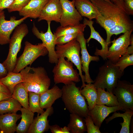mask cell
<instances>
[{
    "label": "cell",
    "instance_id": "cell-15",
    "mask_svg": "<svg viewBox=\"0 0 133 133\" xmlns=\"http://www.w3.org/2000/svg\"><path fill=\"white\" fill-rule=\"evenodd\" d=\"M62 13V7L60 0H49L42 10L38 21L45 20L59 22Z\"/></svg>",
    "mask_w": 133,
    "mask_h": 133
},
{
    "label": "cell",
    "instance_id": "cell-11",
    "mask_svg": "<svg viewBox=\"0 0 133 133\" xmlns=\"http://www.w3.org/2000/svg\"><path fill=\"white\" fill-rule=\"evenodd\" d=\"M133 30L127 31L118 38L111 42L112 44L108 49L107 58L113 63H116L131 45V36Z\"/></svg>",
    "mask_w": 133,
    "mask_h": 133
},
{
    "label": "cell",
    "instance_id": "cell-41",
    "mask_svg": "<svg viewBox=\"0 0 133 133\" xmlns=\"http://www.w3.org/2000/svg\"><path fill=\"white\" fill-rule=\"evenodd\" d=\"M8 73L3 65L0 63V79L6 76Z\"/></svg>",
    "mask_w": 133,
    "mask_h": 133
},
{
    "label": "cell",
    "instance_id": "cell-26",
    "mask_svg": "<svg viewBox=\"0 0 133 133\" xmlns=\"http://www.w3.org/2000/svg\"><path fill=\"white\" fill-rule=\"evenodd\" d=\"M80 91L81 94L87 100L89 110H92L96 105L97 89L93 84H87L82 89L80 88Z\"/></svg>",
    "mask_w": 133,
    "mask_h": 133
},
{
    "label": "cell",
    "instance_id": "cell-43",
    "mask_svg": "<svg viewBox=\"0 0 133 133\" xmlns=\"http://www.w3.org/2000/svg\"><path fill=\"white\" fill-rule=\"evenodd\" d=\"M12 95L0 92V102L12 98Z\"/></svg>",
    "mask_w": 133,
    "mask_h": 133
},
{
    "label": "cell",
    "instance_id": "cell-7",
    "mask_svg": "<svg viewBox=\"0 0 133 133\" xmlns=\"http://www.w3.org/2000/svg\"><path fill=\"white\" fill-rule=\"evenodd\" d=\"M73 63L63 57L59 58L52 70L54 81L55 84L63 83L65 85L80 81L79 75L73 67Z\"/></svg>",
    "mask_w": 133,
    "mask_h": 133
},
{
    "label": "cell",
    "instance_id": "cell-4",
    "mask_svg": "<svg viewBox=\"0 0 133 133\" xmlns=\"http://www.w3.org/2000/svg\"><path fill=\"white\" fill-rule=\"evenodd\" d=\"M124 73L115 64L107 60L99 68V71L93 84L97 89L101 88L112 93L113 89L116 86L118 81Z\"/></svg>",
    "mask_w": 133,
    "mask_h": 133
},
{
    "label": "cell",
    "instance_id": "cell-14",
    "mask_svg": "<svg viewBox=\"0 0 133 133\" xmlns=\"http://www.w3.org/2000/svg\"><path fill=\"white\" fill-rule=\"evenodd\" d=\"M27 18L23 17L18 20L15 17H10L9 20L5 19L4 13L0 16V45L9 43L10 36L16 27L22 23Z\"/></svg>",
    "mask_w": 133,
    "mask_h": 133
},
{
    "label": "cell",
    "instance_id": "cell-16",
    "mask_svg": "<svg viewBox=\"0 0 133 133\" xmlns=\"http://www.w3.org/2000/svg\"><path fill=\"white\" fill-rule=\"evenodd\" d=\"M119 110L125 111L120 106H108L96 105L92 109L89 110L88 115L90 116L95 124L100 128L103 121L110 114Z\"/></svg>",
    "mask_w": 133,
    "mask_h": 133
},
{
    "label": "cell",
    "instance_id": "cell-28",
    "mask_svg": "<svg viewBox=\"0 0 133 133\" xmlns=\"http://www.w3.org/2000/svg\"><path fill=\"white\" fill-rule=\"evenodd\" d=\"M28 92L22 83H20L15 87L12 97L18 101L23 107L29 109Z\"/></svg>",
    "mask_w": 133,
    "mask_h": 133
},
{
    "label": "cell",
    "instance_id": "cell-1",
    "mask_svg": "<svg viewBox=\"0 0 133 133\" xmlns=\"http://www.w3.org/2000/svg\"><path fill=\"white\" fill-rule=\"evenodd\" d=\"M96 6L100 15L96 23L105 30V40L109 44L114 34L117 35L133 30V21L128 13L123 0L110 2L103 0H90Z\"/></svg>",
    "mask_w": 133,
    "mask_h": 133
},
{
    "label": "cell",
    "instance_id": "cell-17",
    "mask_svg": "<svg viewBox=\"0 0 133 133\" xmlns=\"http://www.w3.org/2000/svg\"><path fill=\"white\" fill-rule=\"evenodd\" d=\"M46 109L40 115L38 114L34 119L27 133H43L49 129L50 125L48 117L53 113V110L52 107Z\"/></svg>",
    "mask_w": 133,
    "mask_h": 133
},
{
    "label": "cell",
    "instance_id": "cell-44",
    "mask_svg": "<svg viewBox=\"0 0 133 133\" xmlns=\"http://www.w3.org/2000/svg\"><path fill=\"white\" fill-rule=\"evenodd\" d=\"M4 13V12L3 10H0V16L2 14Z\"/></svg>",
    "mask_w": 133,
    "mask_h": 133
},
{
    "label": "cell",
    "instance_id": "cell-12",
    "mask_svg": "<svg viewBox=\"0 0 133 133\" xmlns=\"http://www.w3.org/2000/svg\"><path fill=\"white\" fill-rule=\"evenodd\" d=\"M62 8V13L59 22L61 26H75L80 24L83 19L74 5L75 0H60Z\"/></svg>",
    "mask_w": 133,
    "mask_h": 133
},
{
    "label": "cell",
    "instance_id": "cell-46",
    "mask_svg": "<svg viewBox=\"0 0 133 133\" xmlns=\"http://www.w3.org/2000/svg\"><path fill=\"white\" fill-rule=\"evenodd\" d=\"M110 0L111 1H113V0Z\"/></svg>",
    "mask_w": 133,
    "mask_h": 133
},
{
    "label": "cell",
    "instance_id": "cell-31",
    "mask_svg": "<svg viewBox=\"0 0 133 133\" xmlns=\"http://www.w3.org/2000/svg\"><path fill=\"white\" fill-rule=\"evenodd\" d=\"M86 25L80 23L75 26H67L63 27L60 26L56 29L54 34L56 38L60 36L75 33H83Z\"/></svg>",
    "mask_w": 133,
    "mask_h": 133
},
{
    "label": "cell",
    "instance_id": "cell-42",
    "mask_svg": "<svg viewBox=\"0 0 133 133\" xmlns=\"http://www.w3.org/2000/svg\"><path fill=\"white\" fill-rule=\"evenodd\" d=\"M0 92L12 95L8 88L0 82Z\"/></svg>",
    "mask_w": 133,
    "mask_h": 133
},
{
    "label": "cell",
    "instance_id": "cell-3",
    "mask_svg": "<svg viewBox=\"0 0 133 133\" xmlns=\"http://www.w3.org/2000/svg\"><path fill=\"white\" fill-rule=\"evenodd\" d=\"M61 98L66 109L70 113L77 114L83 117L88 116L89 110L84 97L80 92V88L75 83L65 85L62 87Z\"/></svg>",
    "mask_w": 133,
    "mask_h": 133
},
{
    "label": "cell",
    "instance_id": "cell-19",
    "mask_svg": "<svg viewBox=\"0 0 133 133\" xmlns=\"http://www.w3.org/2000/svg\"><path fill=\"white\" fill-rule=\"evenodd\" d=\"M49 0H31L29 3L19 12L23 17L34 19L38 18L43 8Z\"/></svg>",
    "mask_w": 133,
    "mask_h": 133
},
{
    "label": "cell",
    "instance_id": "cell-8",
    "mask_svg": "<svg viewBox=\"0 0 133 133\" xmlns=\"http://www.w3.org/2000/svg\"><path fill=\"white\" fill-rule=\"evenodd\" d=\"M48 53L46 48L42 43L37 45H33L26 41L23 53L17 58L16 64L13 72L19 73L29 65L30 66L38 57L44 56Z\"/></svg>",
    "mask_w": 133,
    "mask_h": 133
},
{
    "label": "cell",
    "instance_id": "cell-35",
    "mask_svg": "<svg viewBox=\"0 0 133 133\" xmlns=\"http://www.w3.org/2000/svg\"><path fill=\"white\" fill-rule=\"evenodd\" d=\"M84 119L87 133H101L100 128L94 124L90 116L88 115Z\"/></svg>",
    "mask_w": 133,
    "mask_h": 133
},
{
    "label": "cell",
    "instance_id": "cell-45",
    "mask_svg": "<svg viewBox=\"0 0 133 133\" xmlns=\"http://www.w3.org/2000/svg\"><path fill=\"white\" fill-rule=\"evenodd\" d=\"M104 0L106 1H108V2H111L110 0Z\"/></svg>",
    "mask_w": 133,
    "mask_h": 133
},
{
    "label": "cell",
    "instance_id": "cell-33",
    "mask_svg": "<svg viewBox=\"0 0 133 133\" xmlns=\"http://www.w3.org/2000/svg\"><path fill=\"white\" fill-rule=\"evenodd\" d=\"M122 71L128 66L133 65V54L128 55H123L115 64Z\"/></svg>",
    "mask_w": 133,
    "mask_h": 133
},
{
    "label": "cell",
    "instance_id": "cell-25",
    "mask_svg": "<svg viewBox=\"0 0 133 133\" xmlns=\"http://www.w3.org/2000/svg\"><path fill=\"white\" fill-rule=\"evenodd\" d=\"M123 113H120L116 112H114L111 116L105 119L106 123H108L113 119L117 117H121L123 118V121L120 123L121 128L120 133H129V128L131 119L133 115V110L128 109Z\"/></svg>",
    "mask_w": 133,
    "mask_h": 133
},
{
    "label": "cell",
    "instance_id": "cell-30",
    "mask_svg": "<svg viewBox=\"0 0 133 133\" xmlns=\"http://www.w3.org/2000/svg\"><path fill=\"white\" fill-rule=\"evenodd\" d=\"M22 105L12 97L0 102V115L9 113H16L20 111Z\"/></svg>",
    "mask_w": 133,
    "mask_h": 133
},
{
    "label": "cell",
    "instance_id": "cell-23",
    "mask_svg": "<svg viewBox=\"0 0 133 133\" xmlns=\"http://www.w3.org/2000/svg\"><path fill=\"white\" fill-rule=\"evenodd\" d=\"M21 120L17 126L16 132L17 133H27L34 120V113L30 109L23 107L21 108Z\"/></svg>",
    "mask_w": 133,
    "mask_h": 133
},
{
    "label": "cell",
    "instance_id": "cell-21",
    "mask_svg": "<svg viewBox=\"0 0 133 133\" xmlns=\"http://www.w3.org/2000/svg\"><path fill=\"white\" fill-rule=\"evenodd\" d=\"M62 90L57 86L54 85L40 94V104L43 109H47L52 107L53 104L57 99L61 97Z\"/></svg>",
    "mask_w": 133,
    "mask_h": 133
},
{
    "label": "cell",
    "instance_id": "cell-2",
    "mask_svg": "<svg viewBox=\"0 0 133 133\" xmlns=\"http://www.w3.org/2000/svg\"><path fill=\"white\" fill-rule=\"evenodd\" d=\"M20 72L22 76V83L28 92L40 94L49 89L50 80L44 67L27 66Z\"/></svg>",
    "mask_w": 133,
    "mask_h": 133
},
{
    "label": "cell",
    "instance_id": "cell-10",
    "mask_svg": "<svg viewBox=\"0 0 133 133\" xmlns=\"http://www.w3.org/2000/svg\"><path fill=\"white\" fill-rule=\"evenodd\" d=\"M112 93L116 97L119 105L125 111L128 109L133 110V84L127 81L118 80Z\"/></svg>",
    "mask_w": 133,
    "mask_h": 133
},
{
    "label": "cell",
    "instance_id": "cell-34",
    "mask_svg": "<svg viewBox=\"0 0 133 133\" xmlns=\"http://www.w3.org/2000/svg\"><path fill=\"white\" fill-rule=\"evenodd\" d=\"M31 0H14L7 9L9 13L14 11L19 12Z\"/></svg>",
    "mask_w": 133,
    "mask_h": 133
},
{
    "label": "cell",
    "instance_id": "cell-5",
    "mask_svg": "<svg viewBox=\"0 0 133 133\" xmlns=\"http://www.w3.org/2000/svg\"><path fill=\"white\" fill-rule=\"evenodd\" d=\"M28 33V26L25 23H21L15 29L9 42L8 55L2 63L8 73L14 70L16 63L17 53L21 48L22 41Z\"/></svg>",
    "mask_w": 133,
    "mask_h": 133
},
{
    "label": "cell",
    "instance_id": "cell-24",
    "mask_svg": "<svg viewBox=\"0 0 133 133\" xmlns=\"http://www.w3.org/2000/svg\"><path fill=\"white\" fill-rule=\"evenodd\" d=\"M67 127L70 133H84L87 131L83 117L74 113H71Z\"/></svg>",
    "mask_w": 133,
    "mask_h": 133
},
{
    "label": "cell",
    "instance_id": "cell-6",
    "mask_svg": "<svg viewBox=\"0 0 133 133\" xmlns=\"http://www.w3.org/2000/svg\"><path fill=\"white\" fill-rule=\"evenodd\" d=\"M55 52L58 59L61 57H66L67 60L72 62L76 66L79 71V74L82 84L80 88L85 86V77L82 74V65L80 53L81 47L76 38L64 44L57 45L55 47Z\"/></svg>",
    "mask_w": 133,
    "mask_h": 133
},
{
    "label": "cell",
    "instance_id": "cell-39",
    "mask_svg": "<svg viewBox=\"0 0 133 133\" xmlns=\"http://www.w3.org/2000/svg\"><path fill=\"white\" fill-rule=\"evenodd\" d=\"M14 0H0V10H3L7 9L11 4Z\"/></svg>",
    "mask_w": 133,
    "mask_h": 133
},
{
    "label": "cell",
    "instance_id": "cell-27",
    "mask_svg": "<svg viewBox=\"0 0 133 133\" xmlns=\"http://www.w3.org/2000/svg\"><path fill=\"white\" fill-rule=\"evenodd\" d=\"M93 23L94 21L92 20H88L85 18L83 19V23L86 25L88 26L91 30L90 35L88 38L86 39V43H88L92 38L96 40L101 45L102 48L100 50V52L102 53H105L108 51L109 45L100 36L99 33L95 30L93 26Z\"/></svg>",
    "mask_w": 133,
    "mask_h": 133
},
{
    "label": "cell",
    "instance_id": "cell-22",
    "mask_svg": "<svg viewBox=\"0 0 133 133\" xmlns=\"http://www.w3.org/2000/svg\"><path fill=\"white\" fill-rule=\"evenodd\" d=\"M97 89V97L96 105H106L108 106H120L116 97L113 93L106 91L105 89L102 88Z\"/></svg>",
    "mask_w": 133,
    "mask_h": 133
},
{
    "label": "cell",
    "instance_id": "cell-40",
    "mask_svg": "<svg viewBox=\"0 0 133 133\" xmlns=\"http://www.w3.org/2000/svg\"><path fill=\"white\" fill-rule=\"evenodd\" d=\"M131 46H128L125 53L123 55H128L133 54V35H131Z\"/></svg>",
    "mask_w": 133,
    "mask_h": 133
},
{
    "label": "cell",
    "instance_id": "cell-9",
    "mask_svg": "<svg viewBox=\"0 0 133 133\" xmlns=\"http://www.w3.org/2000/svg\"><path fill=\"white\" fill-rule=\"evenodd\" d=\"M51 21H48V28L47 31L44 33L40 32L34 23L32 29L33 34L38 39L41 40L42 44L46 48L48 52L49 61L50 63L56 64L58 61V58L55 52V41L56 37L51 30L50 24Z\"/></svg>",
    "mask_w": 133,
    "mask_h": 133
},
{
    "label": "cell",
    "instance_id": "cell-20",
    "mask_svg": "<svg viewBox=\"0 0 133 133\" xmlns=\"http://www.w3.org/2000/svg\"><path fill=\"white\" fill-rule=\"evenodd\" d=\"M21 117V115L9 113L0 115V133H14L16 131V122Z\"/></svg>",
    "mask_w": 133,
    "mask_h": 133
},
{
    "label": "cell",
    "instance_id": "cell-37",
    "mask_svg": "<svg viewBox=\"0 0 133 133\" xmlns=\"http://www.w3.org/2000/svg\"><path fill=\"white\" fill-rule=\"evenodd\" d=\"M49 129L52 133H70L67 127L64 126L63 128L60 127L57 125L50 126Z\"/></svg>",
    "mask_w": 133,
    "mask_h": 133
},
{
    "label": "cell",
    "instance_id": "cell-36",
    "mask_svg": "<svg viewBox=\"0 0 133 133\" xmlns=\"http://www.w3.org/2000/svg\"><path fill=\"white\" fill-rule=\"evenodd\" d=\"M79 33H75L59 36L57 37L55 40V44L57 45L66 43L76 38Z\"/></svg>",
    "mask_w": 133,
    "mask_h": 133
},
{
    "label": "cell",
    "instance_id": "cell-13",
    "mask_svg": "<svg viewBox=\"0 0 133 133\" xmlns=\"http://www.w3.org/2000/svg\"><path fill=\"white\" fill-rule=\"evenodd\" d=\"M76 39L79 42L80 46L81 56L80 58L82 65V70L85 74V82L87 84L92 83H94V81L92 79L89 74V64L91 61H99V56H92L89 54L86 46L87 40L84 37L83 33H79Z\"/></svg>",
    "mask_w": 133,
    "mask_h": 133
},
{
    "label": "cell",
    "instance_id": "cell-29",
    "mask_svg": "<svg viewBox=\"0 0 133 133\" xmlns=\"http://www.w3.org/2000/svg\"><path fill=\"white\" fill-rule=\"evenodd\" d=\"M0 82L8 88L12 95L15 86L23 82L22 76L20 72H9L6 76L0 79Z\"/></svg>",
    "mask_w": 133,
    "mask_h": 133
},
{
    "label": "cell",
    "instance_id": "cell-18",
    "mask_svg": "<svg viewBox=\"0 0 133 133\" xmlns=\"http://www.w3.org/2000/svg\"><path fill=\"white\" fill-rule=\"evenodd\" d=\"M74 3L81 16L87 17L89 20L96 19L100 15L97 7L90 0H75Z\"/></svg>",
    "mask_w": 133,
    "mask_h": 133
},
{
    "label": "cell",
    "instance_id": "cell-32",
    "mask_svg": "<svg viewBox=\"0 0 133 133\" xmlns=\"http://www.w3.org/2000/svg\"><path fill=\"white\" fill-rule=\"evenodd\" d=\"M28 94L29 108L33 113H37L38 115L43 113L44 111L40 104V94L31 92H29Z\"/></svg>",
    "mask_w": 133,
    "mask_h": 133
},
{
    "label": "cell",
    "instance_id": "cell-38",
    "mask_svg": "<svg viewBox=\"0 0 133 133\" xmlns=\"http://www.w3.org/2000/svg\"><path fill=\"white\" fill-rule=\"evenodd\" d=\"M125 7L128 14L133 15V0H123Z\"/></svg>",
    "mask_w": 133,
    "mask_h": 133
}]
</instances>
